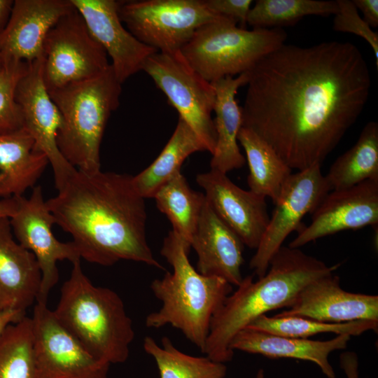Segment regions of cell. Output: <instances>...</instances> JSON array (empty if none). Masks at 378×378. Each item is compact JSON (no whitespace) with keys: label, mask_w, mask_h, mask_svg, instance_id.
Here are the masks:
<instances>
[{"label":"cell","mask_w":378,"mask_h":378,"mask_svg":"<svg viewBox=\"0 0 378 378\" xmlns=\"http://www.w3.org/2000/svg\"><path fill=\"white\" fill-rule=\"evenodd\" d=\"M248 73L242 127L298 171L321 166L363 112L372 84L362 52L348 41L284 43Z\"/></svg>","instance_id":"6da1fadb"},{"label":"cell","mask_w":378,"mask_h":378,"mask_svg":"<svg viewBox=\"0 0 378 378\" xmlns=\"http://www.w3.org/2000/svg\"><path fill=\"white\" fill-rule=\"evenodd\" d=\"M132 177L76 169L46 204L80 258L103 266L127 260L164 270L148 244L145 199Z\"/></svg>","instance_id":"7a4b0ae2"},{"label":"cell","mask_w":378,"mask_h":378,"mask_svg":"<svg viewBox=\"0 0 378 378\" xmlns=\"http://www.w3.org/2000/svg\"><path fill=\"white\" fill-rule=\"evenodd\" d=\"M340 265L330 266L300 248L282 246L266 274L255 281L252 275L243 278L214 314L203 353L216 362L230 361V344L238 332L270 311L288 308L307 284L332 274Z\"/></svg>","instance_id":"3957f363"},{"label":"cell","mask_w":378,"mask_h":378,"mask_svg":"<svg viewBox=\"0 0 378 378\" xmlns=\"http://www.w3.org/2000/svg\"><path fill=\"white\" fill-rule=\"evenodd\" d=\"M190 248L173 230L164 238L160 254L172 272L151 282L150 289L162 306L147 315L145 325L151 328L170 325L203 353L211 319L232 292V286L220 277L198 272L189 260Z\"/></svg>","instance_id":"277c9868"},{"label":"cell","mask_w":378,"mask_h":378,"mask_svg":"<svg viewBox=\"0 0 378 378\" xmlns=\"http://www.w3.org/2000/svg\"><path fill=\"white\" fill-rule=\"evenodd\" d=\"M53 312L97 359L108 365L125 363L135 336L123 301L113 290L94 285L78 260L72 263Z\"/></svg>","instance_id":"5b68a950"},{"label":"cell","mask_w":378,"mask_h":378,"mask_svg":"<svg viewBox=\"0 0 378 378\" xmlns=\"http://www.w3.org/2000/svg\"><path fill=\"white\" fill-rule=\"evenodd\" d=\"M121 85L110 64L95 78L48 90L62 118L58 148L76 169L101 170L102 139L111 113L119 106Z\"/></svg>","instance_id":"8992f818"},{"label":"cell","mask_w":378,"mask_h":378,"mask_svg":"<svg viewBox=\"0 0 378 378\" xmlns=\"http://www.w3.org/2000/svg\"><path fill=\"white\" fill-rule=\"evenodd\" d=\"M286 38L283 28L248 30L220 17L198 28L180 52L197 74L212 83L249 71Z\"/></svg>","instance_id":"52a82bcc"},{"label":"cell","mask_w":378,"mask_h":378,"mask_svg":"<svg viewBox=\"0 0 378 378\" xmlns=\"http://www.w3.org/2000/svg\"><path fill=\"white\" fill-rule=\"evenodd\" d=\"M127 29L140 42L160 52L180 51L202 25L220 18L204 0H143L119 2Z\"/></svg>","instance_id":"ba28073f"},{"label":"cell","mask_w":378,"mask_h":378,"mask_svg":"<svg viewBox=\"0 0 378 378\" xmlns=\"http://www.w3.org/2000/svg\"><path fill=\"white\" fill-rule=\"evenodd\" d=\"M142 71L163 92L178 117L191 127L212 155L216 141L211 117L216 101L213 85L188 64L180 51L153 54L145 62Z\"/></svg>","instance_id":"9c48e42d"},{"label":"cell","mask_w":378,"mask_h":378,"mask_svg":"<svg viewBox=\"0 0 378 378\" xmlns=\"http://www.w3.org/2000/svg\"><path fill=\"white\" fill-rule=\"evenodd\" d=\"M107 56L74 6L52 27L44 43L42 73L47 90L101 75L111 64Z\"/></svg>","instance_id":"30bf717a"},{"label":"cell","mask_w":378,"mask_h":378,"mask_svg":"<svg viewBox=\"0 0 378 378\" xmlns=\"http://www.w3.org/2000/svg\"><path fill=\"white\" fill-rule=\"evenodd\" d=\"M31 318L38 378H107L110 365L94 357L47 302H36Z\"/></svg>","instance_id":"8fae6325"},{"label":"cell","mask_w":378,"mask_h":378,"mask_svg":"<svg viewBox=\"0 0 378 378\" xmlns=\"http://www.w3.org/2000/svg\"><path fill=\"white\" fill-rule=\"evenodd\" d=\"M320 165L292 173L286 181L274 204V209L249 262L258 278L264 276L270 261L284 240L293 231H299L304 216L312 212L330 192Z\"/></svg>","instance_id":"7c38bea8"},{"label":"cell","mask_w":378,"mask_h":378,"mask_svg":"<svg viewBox=\"0 0 378 378\" xmlns=\"http://www.w3.org/2000/svg\"><path fill=\"white\" fill-rule=\"evenodd\" d=\"M18 206L9 218L17 241L35 256L41 273L39 293L36 302H47L51 289L59 280L58 261L71 263L80 260L72 241L62 242L54 235L55 219L49 210L40 186L33 188L31 195L17 196Z\"/></svg>","instance_id":"4fadbf2b"},{"label":"cell","mask_w":378,"mask_h":378,"mask_svg":"<svg viewBox=\"0 0 378 378\" xmlns=\"http://www.w3.org/2000/svg\"><path fill=\"white\" fill-rule=\"evenodd\" d=\"M42 68L43 58L29 64L17 85L15 98L22 111L23 127L32 137L36 148L46 155L58 190L76 169L58 148L57 139L62 118L46 88Z\"/></svg>","instance_id":"5bb4252c"},{"label":"cell","mask_w":378,"mask_h":378,"mask_svg":"<svg viewBox=\"0 0 378 378\" xmlns=\"http://www.w3.org/2000/svg\"><path fill=\"white\" fill-rule=\"evenodd\" d=\"M378 224V179H369L352 187L330 191L312 214L288 246L300 248L323 237L348 230Z\"/></svg>","instance_id":"9a60e30c"},{"label":"cell","mask_w":378,"mask_h":378,"mask_svg":"<svg viewBox=\"0 0 378 378\" xmlns=\"http://www.w3.org/2000/svg\"><path fill=\"white\" fill-rule=\"evenodd\" d=\"M89 31L111 59L118 81L142 70L146 59L158 51L136 39L123 25L114 0H70Z\"/></svg>","instance_id":"2e32d148"},{"label":"cell","mask_w":378,"mask_h":378,"mask_svg":"<svg viewBox=\"0 0 378 378\" xmlns=\"http://www.w3.org/2000/svg\"><path fill=\"white\" fill-rule=\"evenodd\" d=\"M196 181L217 216L244 245L256 249L270 220L266 197L239 188L227 174L212 169L198 174Z\"/></svg>","instance_id":"e0dca14e"},{"label":"cell","mask_w":378,"mask_h":378,"mask_svg":"<svg viewBox=\"0 0 378 378\" xmlns=\"http://www.w3.org/2000/svg\"><path fill=\"white\" fill-rule=\"evenodd\" d=\"M73 8L70 0H15L8 24L0 34L4 64H30L42 59L48 32Z\"/></svg>","instance_id":"ac0fdd59"},{"label":"cell","mask_w":378,"mask_h":378,"mask_svg":"<svg viewBox=\"0 0 378 378\" xmlns=\"http://www.w3.org/2000/svg\"><path fill=\"white\" fill-rule=\"evenodd\" d=\"M276 316H298L327 323L378 321V296L344 290L340 277L332 273L307 284L292 304Z\"/></svg>","instance_id":"d6986e66"},{"label":"cell","mask_w":378,"mask_h":378,"mask_svg":"<svg viewBox=\"0 0 378 378\" xmlns=\"http://www.w3.org/2000/svg\"><path fill=\"white\" fill-rule=\"evenodd\" d=\"M244 246L206 200L190 241L197 255V271L205 276L220 277L238 286L243 279Z\"/></svg>","instance_id":"ffe728a7"},{"label":"cell","mask_w":378,"mask_h":378,"mask_svg":"<svg viewBox=\"0 0 378 378\" xmlns=\"http://www.w3.org/2000/svg\"><path fill=\"white\" fill-rule=\"evenodd\" d=\"M41 281L32 253L15 239L8 218H0V309L26 310L36 301Z\"/></svg>","instance_id":"44dd1931"},{"label":"cell","mask_w":378,"mask_h":378,"mask_svg":"<svg viewBox=\"0 0 378 378\" xmlns=\"http://www.w3.org/2000/svg\"><path fill=\"white\" fill-rule=\"evenodd\" d=\"M351 339L346 334L337 335L328 340H312L274 335L249 328L238 332L230 348L244 352L260 354L270 358H293L316 364L327 378L336 374L328 360L334 351L345 349Z\"/></svg>","instance_id":"7402d4cb"},{"label":"cell","mask_w":378,"mask_h":378,"mask_svg":"<svg viewBox=\"0 0 378 378\" xmlns=\"http://www.w3.org/2000/svg\"><path fill=\"white\" fill-rule=\"evenodd\" d=\"M248 73L227 76L211 84L216 92L214 123L216 141L211 155V169L227 174L242 167L246 162L240 152L237 136L242 127L241 107L236 99L239 88L246 85Z\"/></svg>","instance_id":"603a6c76"},{"label":"cell","mask_w":378,"mask_h":378,"mask_svg":"<svg viewBox=\"0 0 378 378\" xmlns=\"http://www.w3.org/2000/svg\"><path fill=\"white\" fill-rule=\"evenodd\" d=\"M49 161L23 127L0 133V198L22 196L34 188Z\"/></svg>","instance_id":"cb8c5ba5"},{"label":"cell","mask_w":378,"mask_h":378,"mask_svg":"<svg viewBox=\"0 0 378 378\" xmlns=\"http://www.w3.org/2000/svg\"><path fill=\"white\" fill-rule=\"evenodd\" d=\"M206 150L191 127L178 117L176 128L158 158L144 170L132 177L135 190L143 198H153L156 192L180 172L191 154Z\"/></svg>","instance_id":"d4e9b609"},{"label":"cell","mask_w":378,"mask_h":378,"mask_svg":"<svg viewBox=\"0 0 378 378\" xmlns=\"http://www.w3.org/2000/svg\"><path fill=\"white\" fill-rule=\"evenodd\" d=\"M237 140L246 153L249 168L247 177L249 190L270 197L274 204L292 169L251 130L241 127Z\"/></svg>","instance_id":"484cf974"},{"label":"cell","mask_w":378,"mask_h":378,"mask_svg":"<svg viewBox=\"0 0 378 378\" xmlns=\"http://www.w3.org/2000/svg\"><path fill=\"white\" fill-rule=\"evenodd\" d=\"M330 191L378 179V123L368 122L355 144L340 155L324 176Z\"/></svg>","instance_id":"4316f807"},{"label":"cell","mask_w":378,"mask_h":378,"mask_svg":"<svg viewBox=\"0 0 378 378\" xmlns=\"http://www.w3.org/2000/svg\"><path fill=\"white\" fill-rule=\"evenodd\" d=\"M153 198L171 222L172 230L190 246L206 201L204 194L193 190L180 172L160 187Z\"/></svg>","instance_id":"83f0119b"},{"label":"cell","mask_w":378,"mask_h":378,"mask_svg":"<svg viewBox=\"0 0 378 378\" xmlns=\"http://www.w3.org/2000/svg\"><path fill=\"white\" fill-rule=\"evenodd\" d=\"M162 345L146 336L144 339L145 352L155 360L160 378H225V363L214 361L206 356H193L181 351L168 337H163Z\"/></svg>","instance_id":"f1b7e54d"},{"label":"cell","mask_w":378,"mask_h":378,"mask_svg":"<svg viewBox=\"0 0 378 378\" xmlns=\"http://www.w3.org/2000/svg\"><path fill=\"white\" fill-rule=\"evenodd\" d=\"M246 328L284 337L308 339L311 336L326 332L349 336H358L369 330L377 332L378 321L327 323L298 316H268L264 314Z\"/></svg>","instance_id":"f546056e"},{"label":"cell","mask_w":378,"mask_h":378,"mask_svg":"<svg viewBox=\"0 0 378 378\" xmlns=\"http://www.w3.org/2000/svg\"><path fill=\"white\" fill-rule=\"evenodd\" d=\"M338 10L337 1L258 0L251 8L247 24L253 29L281 28L295 24L303 17H326Z\"/></svg>","instance_id":"4dcf8cb0"},{"label":"cell","mask_w":378,"mask_h":378,"mask_svg":"<svg viewBox=\"0 0 378 378\" xmlns=\"http://www.w3.org/2000/svg\"><path fill=\"white\" fill-rule=\"evenodd\" d=\"M0 378H38L31 317L10 324L1 334Z\"/></svg>","instance_id":"1f68e13d"},{"label":"cell","mask_w":378,"mask_h":378,"mask_svg":"<svg viewBox=\"0 0 378 378\" xmlns=\"http://www.w3.org/2000/svg\"><path fill=\"white\" fill-rule=\"evenodd\" d=\"M4 64L0 71V133L23 127L22 111L15 94L17 85L29 66L26 62Z\"/></svg>","instance_id":"d6a6232c"},{"label":"cell","mask_w":378,"mask_h":378,"mask_svg":"<svg viewBox=\"0 0 378 378\" xmlns=\"http://www.w3.org/2000/svg\"><path fill=\"white\" fill-rule=\"evenodd\" d=\"M338 10L334 15L333 29L335 31L350 33L363 38L371 47L378 68V34L374 31L358 14L350 0H337Z\"/></svg>","instance_id":"836d02e7"},{"label":"cell","mask_w":378,"mask_h":378,"mask_svg":"<svg viewBox=\"0 0 378 378\" xmlns=\"http://www.w3.org/2000/svg\"><path fill=\"white\" fill-rule=\"evenodd\" d=\"M207 8L214 15L235 21L246 29L251 0H204Z\"/></svg>","instance_id":"e575fe53"},{"label":"cell","mask_w":378,"mask_h":378,"mask_svg":"<svg viewBox=\"0 0 378 378\" xmlns=\"http://www.w3.org/2000/svg\"><path fill=\"white\" fill-rule=\"evenodd\" d=\"M357 10L363 15V19L370 27L378 26V0H353Z\"/></svg>","instance_id":"d590c367"},{"label":"cell","mask_w":378,"mask_h":378,"mask_svg":"<svg viewBox=\"0 0 378 378\" xmlns=\"http://www.w3.org/2000/svg\"><path fill=\"white\" fill-rule=\"evenodd\" d=\"M340 368L346 378H359L358 358L354 351H344L340 356Z\"/></svg>","instance_id":"8d00e7d4"},{"label":"cell","mask_w":378,"mask_h":378,"mask_svg":"<svg viewBox=\"0 0 378 378\" xmlns=\"http://www.w3.org/2000/svg\"><path fill=\"white\" fill-rule=\"evenodd\" d=\"M26 316V313L15 310L0 309V337L6 328Z\"/></svg>","instance_id":"74e56055"},{"label":"cell","mask_w":378,"mask_h":378,"mask_svg":"<svg viewBox=\"0 0 378 378\" xmlns=\"http://www.w3.org/2000/svg\"><path fill=\"white\" fill-rule=\"evenodd\" d=\"M14 1L0 0V34L4 30L10 20Z\"/></svg>","instance_id":"f35d334b"},{"label":"cell","mask_w":378,"mask_h":378,"mask_svg":"<svg viewBox=\"0 0 378 378\" xmlns=\"http://www.w3.org/2000/svg\"><path fill=\"white\" fill-rule=\"evenodd\" d=\"M17 206V197L0 200V218H10L15 214Z\"/></svg>","instance_id":"ab89813d"},{"label":"cell","mask_w":378,"mask_h":378,"mask_svg":"<svg viewBox=\"0 0 378 378\" xmlns=\"http://www.w3.org/2000/svg\"><path fill=\"white\" fill-rule=\"evenodd\" d=\"M256 378H265V371L263 369H260L256 374Z\"/></svg>","instance_id":"60d3db41"},{"label":"cell","mask_w":378,"mask_h":378,"mask_svg":"<svg viewBox=\"0 0 378 378\" xmlns=\"http://www.w3.org/2000/svg\"><path fill=\"white\" fill-rule=\"evenodd\" d=\"M4 62H3V59H2V55H1V50H0V71L1 70V69L3 68L4 66Z\"/></svg>","instance_id":"b9f144b4"}]
</instances>
